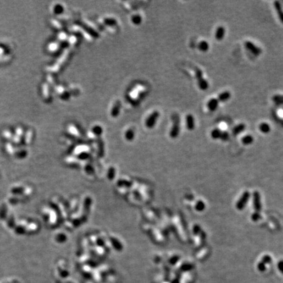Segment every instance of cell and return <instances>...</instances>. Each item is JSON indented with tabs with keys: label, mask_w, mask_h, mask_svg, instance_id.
Instances as JSON below:
<instances>
[{
	"label": "cell",
	"mask_w": 283,
	"mask_h": 283,
	"mask_svg": "<svg viewBox=\"0 0 283 283\" xmlns=\"http://www.w3.org/2000/svg\"><path fill=\"white\" fill-rule=\"evenodd\" d=\"M195 75L199 87L203 91H205L207 89L209 86V83L207 81L203 78V72L199 68H195Z\"/></svg>",
	"instance_id": "6da1fadb"
},
{
	"label": "cell",
	"mask_w": 283,
	"mask_h": 283,
	"mask_svg": "<svg viewBox=\"0 0 283 283\" xmlns=\"http://www.w3.org/2000/svg\"><path fill=\"white\" fill-rule=\"evenodd\" d=\"M250 198V193L249 191H245L243 194H242V197L240 198V199L238 201L236 205V207L238 210H242L243 209L245 206L246 205L247 203L249 202Z\"/></svg>",
	"instance_id": "7a4b0ae2"
},
{
	"label": "cell",
	"mask_w": 283,
	"mask_h": 283,
	"mask_svg": "<svg viewBox=\"0 0 283 283\" xmlns=\"http://www.w3.org/2000/svg\"><path fill=\"white\" fill-rule=\"evenodd\" d=\"M245 46L248 50H249L252 53L254 54L256 56H259V55H261L262 53L261 49L256 45L253 43H252L251 42H246L245 43Z\"/></svg>",
	"instance_id": "3957f363"
},
{
	"label": "cell",
	"mask_w": 283,
	"mask_h": 283,
	"mask_svg": "<svg viewBox=\"0 0 283 283\" xmlns=\"http://www.w3.org/2000/svg\"><path fill=\"white\" fill-rule=\"evenodd\" d=\"M254 199V207L256 210V212H258L262 209L261 201H260V195L258 191H255L253 194Z\"/></svg>",
	"instance_id": "277c9868"
},
{
	"label": "cell",
	"mask_w": 283,
	"mask_h": 283,
	"mask_svg": "<svg viewBox=\"0 0 283 283\" xmlns=\"http://www.w3.org/2000/svg\"><path fill=\"white\" fill-rule=\"evenodd\" d=\"M180 132V120L179 118L176 116V119L174 120L172 129L170 132V136L172 138H176Z\"/></svg>",
	"instance_id": "5b68a950"
},
{
	"label": "cell",
	"mask_w": 283,
	"mask_h": 283,
	"mask_svg": "<svg viewBox=\"0 0 283 283\" xmlns=\"http://www.w3.org/2000/svg\"><path fill=\"white\" fill-rule=\"evenodd\" d=\"M186 126L188 130L192 131L195 128V119L194 116L189 114L186 117Z\"/></svg>",
	"instance_id": "8992f818"
},
{
	"label": "cell",
	"mask_w": 283,
	"mask_h": 283,
	"mask_svg": "<svg viewBox=\"0 0 283 283\" xmlns=\"http://www.w3.org/2000/svg\"><path fill=\"white\" fill-rule=\"evenodd\" d=\"M274 5H275V10L278 15V18H279L281 22L283 24V11L282 9L281 4L279 2L276 1L274 2Z\"/></svg>",
	"instance_id": "52a82bcc"
},
{
	"label": "cell",
	"mask_w": 283,
	"mask_h": 283,
	"mask_svg": "<svg viewBox=\"0 0 283 283\" xmlns=\"http://www.w3.org/2000/svg\"><path fill=\"white\" fill-rule=\"evenodd\" d=\"M219 104V101L216 98H212L207 103V107L210 111H214L218 108Z\"/></svg>",
	"instance_id": "ba28073f"
},
{
	"label": "cell",
	"mask_w": 283,
	"mask_h": 283,
	"mask_svg": "<svg viewBox=\"0 0 283 283\" xmlns=\"http://www.w3.org/2000/svg\"><path fill=\"white\" fill-rule=\"evenodd\" d=\"M225 32H226L225 28H224L223 26H219L216 30V31L215 38L218 41H221V40H222L223 38H224Z\"/></svg>",
	"instance_id": "9c48e42d"
},
{
	"label": "cell",
	"mask_w": 283,
	"mask_h": 283,
	"mask_svg": "<svg viewBox=\"0 0 283 283\" xmlns=\"http://www.w3.org/2000/svg\"><path fill=\"white\" fill-rule=\"evenodd\" d=\"M231 93L230 92L224 91L219 94L218 97V100L219 102H226L230 99L231 98Z\"/></svg>",
	"instance_id": "30bf717a"
},
{
	"label": "cell",
	"mask_w": 283,
	"mask_h": 283,
	"mask_svg": "<svg viewBox=\"0 0 283 283\" xmlns=\"http://www.w3.org/2000/svg\"><path fill=\"white\" fill-rule=\"evenodd\" d=\"M245 129V125L243 123H241L238 125L233 128V135H237V134H240Z\"/></svg>",
	"instance_id": "8fae6325"
},
{
	"label": "cell",
	"mask_w": 283,
	"mask_h": 283,
	"mask_svg": "<svg viewBox=\"0 0 283 283\" xmlns=\"http://www.w3.org/2000/svg\"><path fill=\"white\" fill-rule=\"evenodd\" d=\"M259 129L260 130V131L263 133L267 134L269 133L271 131V127L267 123H262L259 125Z\"/></svg>",
	"instance_id": "7c38bea8"
},
{
	"label": "cell",
	"mask_w": 283,
	"mask_h": 283,
	"mask_svg": "<svg viewBox=\"0 0 283 283\" xmlns=\"http://www.w3.org/2000/svg\"><path fill=\"white\" fill-rule=\"evenodd\" d=\"M197 47H198L199 51L202 52H206L209 49V44L207 43V42L202 41L198 44Z\"/></svg>",
	"instance_id": "4fadbf2b"
},
{
	"label": "cell",
	"mask_w": 283,
	"mask_h": 283,
	"mask_svg": "<svg viewBox=\"0 0 283 283\" xmlns=\"http://www.w3.org/2000/svg\"><path fill=\"white\" fill-rule=\"evenodd\" d=\"M253 137L250 135H246L242 138V142L245 145H249L253 142Z\"/></svg>",
	"instance_id": "5bb4252c"
},
{
	"label": "cell",
	"mask_w": 283,
	"mask_h": 283,
	"mask_svg": "<svg viewBox=\"0 0 283 283\" xmlns=\"http://www.w3.org/2000/svg\"><path fill=\"white\" fill-rule=\"evenodd\" d=\"M222 131L219 129H215L211 132V136L213 139H218L220 138Z\"/></svg>",
	"instance_id": "9a60e30c"
},
{
	"label": "cell",
	"mask_w": 283,
	"mask_h": 283,
	"mask_svg": "<svg viewBox=\"0 0 283 283\" xmlns=\"http://www.w3.org/2000/svg\"><path fill=\"white\" fill-rule=\"evenodd\" d=\"M273 100L278 104H283V96L282 95H275L273 97Z\"/></svg>",
	"instance_id": "2e32d148"
},
{
	"label": "cell",
	"mask_w": 283,
	"mask_h": 283,
	"mask_svg": "<svg viewBox=\"0 0 283 283\" xmlns=\"http://www.w3.org/2000/svg\"><path fill=\"white\" fill-rule=\"evenodd\" d=\"M205 208V205L203 201H198L195 205V209L197 211H203Z\"/></svg>",
	"instance_id": "e0dca14e"
},
{
	"label": "cell",
	"mask_w": 283,
	"mask_h": 283,
	"mask_svg": "<svg viewBox=\"0 0 283 283\" xmlns=\"http://www.w3.org/2000/svg\"><path fill=\"white\" fill-rule=\"evenodd\" d=\"M229 138H230V134L226 131H223L222 132L221 136H220V139L223 141H227Z\"/></svg>",
	"instance_id": "ac0fdd59"
},
{
	"label": "cell",
	"mask_w": 283,
	"mask_h": 283,
	"mask_svg": "<svg viewBox=\"0 0 283 283\" xmlns=\"http://www.w3.org/2000/svg\"><path fill=\"white\" fill-rule=\"evenodd\" d=\"M272 261V259L268 255H266V256H264L262 258V262L266 265V264H269V263H270Z\"/></svg>",
	"instance_id": "d6986e66"
},
{
	"label": "cell",
	"mask_w": 283,
	"mask_h": 283,
	"mask_svg": "<svg viewBox=\"0 0 283 283\" xmlns=\"http://www.w3.org/2000/svg\"><path fill=\"white\" fill-rule=\"evenodd\" d=\"M258 269L259 271L263 272L264 271L266 270V265H265L262 262H260L258 264Z\"/></svg>",
	"instance_id": "ffe728a7"
},
{
	"label": "cell",
	"mask_w": 283,
	"mask_h": 283,
	"mask_svg": "<svg viewBox=\"0 0 283 283\" xmlns=\"http://www.w3.org/2000/svg\"><path fill=\"white\" fill-rule=\"evenodd\" d=\"M251 218H252V220H253V221L257 222V221H258V220L260 218H261V216H260V214L258 212H255L252 215Z\"/></svg>",
	"instance_id": "44dd1931"
},
{
	"label": "cell",
	"mask_w": 283,
	"mask_h": 283,
	"mask_svg": "<svg viewBox=\"0 0 283 283\" xmlns=\"http://www.w3.org/2000/svg\"><path fill=\"white\" fill-rule=\"evenodd\" d=\"M277 266H278V270L281 272L282 274H283V260H281V261H279V262L278 263Z\"/></svg>",
	"instance_id": "7402d4cb"
},
{
	"label": "cell",
	"mask_w": 283,
	"mask_h": 283,
	"mask_svg": "<svg viewBox=\"0 0 283 283\" xmlns=\"http://www.w3.org/2000/svg\"><path fill=\"white\" fill-rule=\"evenodd\" d=\"M200 231H201V227L199 226H195L194 227V233H195V235L197 234H198L199 233H200Z\"/></svg>",
	"instance_id": "603a6c76"
}]
</instances>
